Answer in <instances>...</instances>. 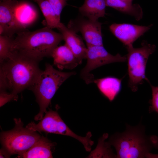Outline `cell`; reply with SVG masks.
I'll return each instance as SVG.
<instances>
[{
	"mask_svg": "<svg viewBox=\"0 0 158 158\" xmlns=\"http://www.w3.org/2000/svg\"><path fill=\"white\" fill-rule=\"evenodd\" d=\"M39 61L17 52L11 51L8 58L0 63V90H8L15 95L30 90L42 71Z\"/></svg>",
	"mask_w": 158,
	"mask_h": 158,
	"instance_id": "1",
	"label": "cell"
},
{
	"mask_svg": "<svg viewBox=\"0 0 158 158\" xmlns=\"http://www.w3.org/2000/svg\"><path fill=\"white\" fill-rule=\"evenodd\" d=\"M63 40L61 33L47 27L33 31H19L12 41L11 51L18 53L39 61L51 56L52 51Z\"/></svg>",
	"mask_w": 158,
	"mask_h": 158,
	"instance_id": "2",
	"label": "cell"
},
{
	"mask_svg": "<svg viewBox=\"0 0 158 158\" xmlns=\"http://www.w3.org/2000/svg\"><path fill=\"white\" fill-rule=\"evenodd\" d=\"M145 127L141 123L135 126L126 124V130L110 137L108 142L115 148L116 157H148L150 151L158 148V138L147 136Z\"/></svg>",
	"mask_w": 158,
	"mask_h": 158,
	"instance_id": "3",
	"label": "cell"
},
{
	"mask_svg": "<svg viewBox=\"0 0 158 158\" xmlns=\"http://www.w3.org/2000/svg\"><path fill=\"white\" fill-rule=\"evenodd\" d=\"M75 72H65L57 70L48 63L45 64L35 83L30 89L34 92L40 107L39 113L35 120H41L46 112L51 100L62 84L70 77L75 75Z\"/></svg>",
	"mask_w": 158,
	"mask_h": 158,
	"instance_id": "4",
	"label": "cell"
},
{
	"mask_svg": "<svg viewBox=\"0 0 158 158\" xmlns=\"http://www.w3.org/2000/svg\"><path fill=\"white\" fill-rule=\"evenodd\" d=\"M141 47L134 48L133 45L126 47V55L128 76V86L133 92L137 91L139 85L144 80L149 81L145 75L147 63L150 56L155 51L156 46L144 41Z\"/></svg>",
	"mask_w": 158,
	"mask_h": 158,
	"instance_id": "5",
	"label": "cell"
},
{
	"mask_svg": "<svg viewBox=\"0 0 158 158\" xmlns=\"http://www.w3.org/2000/svg\"><path fill=\"white\" fill-rule=\"evenodd\" d=\"M15 126L12 130L2 132L1 144L10 155H19L31 148L41 136L36 131L24 128L20 118L14 119Z\"/></svg>",
	"mask_w": 158,
	"mask_h": 158,
	"instance_id": "6",
	"label": "cell"
},
{
	"mask_svg": "<svg viewBox=\"0 0 158 158\" xmlns=\"http://www.w3.org/2000/svg\"><path fill=\"white\" fill-rule=\"evenodd\" d=\"M87 48V63L81 70L80 75L87 84L94 82V76L90 73L92 70L107 64L125 62L127 60L126 56H122L119 53L112 55L107 51L103 46H90Z\"/></svg>",
	"mask_w": 158,
	"mask_h": 158,
	"instance_id": "7",
	"label": "cell"
},
{
	"mask_svg": "<svg viewBox=\"0 0 158 158\" xmlns=\"http://www.w3.org/2000/svg\"><path fill=\"white\" fill-rule=\"evenodd\" d=\"M102 25L98 20H91L81 16L70 20L67 27L76 33L80 32L88 47L103 46Z\"/></svg>",
	"mask_w": 158,
	"mask_h": 158,
	"instance_id": "8",
	"label": "cell"
},
{
	"mask_svg": "<svg viewBox=\"0 0 158 158\" xmlns=\"http://www.w3.org/2000/svg\"><path fill=\"white\" fill-rule=\"evenodd\" d=\"M18 1L0 0V35L13 37L15 33L25 29L16 18V10Z\"/></svg>",
	"mask_w": 158,
	"mask_h": 158,
	"instance_id": "9",
	"label": "cell"
},
{
	"mask_svg": "<svg viewBox=\"0 0 158 158\" xmlns=\"http://www.w3.org/2000/svg\"><path fill=\"white\" fill-rule=\"evenodd\" d=\"M152 25L145 26L129 23H114L109 28L114 35L127 47L133 45L137 39L149 30Z\"/></svg>",
	"mask_w": 158,
	"mask_h": 158,
	"instance_id": "10",
	"label": "cell"
},
{
	"mask_svg": "<svg viewBox=\"0 0 158 158\" xmlns=\"http://www.w3.org/2000/svg\"><path fill=\"white\" fill-rule=\"evenodd\" d=\"M58 29L62 34L65 44L76 57L82 62L83 59H86L87 48L76 33L61 23Z\"/></svg>",
	"mask_w": 158,
	"mask_h": 158,
	"instance_id": "11",
	"label": "cell"
},
{
	"mask_svg": "<svg viewBox=\"0 0 158 158\" xmlns=\"http://www.w3.org/2000/svg\"><path fill=\"white\" fill-rule=\"evenodd\" d=\"M51 56L53 58L54 65L61 70L73 69L82 62L65 44L55 48Z\"/></svg>",
	"mask_w": 158,
	"mask_h": 158,
	"instance_id": "12",
	"label": "cell"
},
{
	"mask_svg": "<svg viewBox=\"0 0 158 158\" xmlns=\"http://www.w3.org/2000/svg\"><path fill=\"white\" fill-rule=\"evenodd\" d=\"M55 142H51L48 139L41 136L38 141L31 148L23 154L18 155L19 158H53V149Z\"/></svg>",
	"mask_w": 158,
	"mask_h": 158,
	"instance_id": "13",
	"label": "cell"
},
{
	"mask_svg": "<svg viewBox=\"0 0 158 158\" xmlns=\"http://www.w3.org/2000/svg\"><path fill=\"white\" fill-rule=\"evenodd\" d=\"M122 79L107 76L95 79L94 82L101 93L109 101H112L121 90Z\"/></svg>",
	"mask_w": 158,
	"mask_h": 158,
	"instance_id": "14",
	"label": "cell"
},
{
	"mask_svg": "<svg viewBox=\"0 0 158 158\" xmlns=\"http://www.w3.org/2000/svg\"><path fill=\"white\" fill-rule=\"evenodd\" d=\"M106 6L105 0H84L78 10L81 16L97 20L104 16Z\"/></svg>",
	"mask_w": 158,
	"mask_h": 158,
	"instance_id": "15",
	"label": "cell"
},
{
	"mask_svg": "<svg viewBox=\"0 0 158 158\" xmlns=\"http://www.w3.org/2000/svg\"><path fill=\"white\" fill-rule=\"evenodd\" d=\"M106 6L112 7L124 13L134 17L139 20L142 18L143 12L141 6L138 4H132L123 0H105Z\"/></svg>",
	"mask_w": 158,
	"mask_h": 158,
	"instance_id": "16",
	"label": "cell"
},
{
	"mask_svg": "<svg viewBox=\"0 0 158 158\" xmlns=\"http://www.w3.org/2000/svg\"><path fill=\"white\" fill-rule=\"evenodd\" d=\"M31 0L36 3L39 7L45 18L46 26L52 29H58L61 23L48 0Z\"/></svg>",
	"mask_w": 158,
	"mask_h": 158,
	"instance_id": "17",
	"label": "cell"
},
{
	"mask_svg": "<svg viewBox=\"0 0 158 158\" xmlns=\"http://www.w3.org/2000/svg\"><path fill=\"white\" fill-rule=\"evenodd\" d=\"M13 38L6 35H0V62H3L8 57Z\"/></svg>",
	"mask_w": 158,
	"mask_h": 158,
	"instance_id": "18",
	"label": "cell"
},
{
	"mask_svg": "<svg viewBox=\"0 0 158 158\" xmlns=\"http://www.w3.org/2000/svg\"><path fill=\"white\" fill-rule=\"evenodd\" d=\"M58 18L60 20L61 12L67 5V0H48Z\"/></svg>",
	"mask_w": 158,
	"mask_h": 158,
	"instance_id": "19",
	"label": "cell"
},
{
	"mask_svg": "<svg viewBox=\"0 0 158 158\" xmlns=\"http://www.w3.org/2000/svg\"><path fill=\"white\" fill-rule=\"evenodd\" d=\"M148 82L151 86L152 92V98L150 101L151 105L149 108L150 111H155L158 114V86L152 85L150 81Z\"/></svg>",
	"mask_w": 158,
	"mask_h": 158,
	"instance_id": "20",
	"label": "cell"
},
{
	"mask_svg": "<svg viewBox=\"0 0 158 158\" xmlns=\"http://www.w3.org/2000/svg\"><path fill=\"white\" fill-rule=\"evenodd\" d=\"M18 98V95H15L11 92L8 93L6 91H0V107L11 100H17Z\"/></svg>",
	"mask_w": 158,
	"mask_h": 158,
	"instance_id": "21",
	"label": "cell"
},
{
	"mask_svg": "<svg viewBox=\"0 0 158 158\" xmlns=\"http://www.w3.org/2000/svg\"><path fill=\"white\" fill-rule=\"evenodd\" d=\"M11 155L3 148L0 150V158L8 157Z\"/></svg>",
	"mask_w": 158,
	"mask_h": 158,
	"instance_id": "22",
	"label": "cell"
},
{
	"mask_svg": "<svg viewBox=\"0 0 158 158\" xmlns=\"http://www.w3.org/2000/svg\"><path fill=\"white\" fill-rule=\"evenodd\" d=\"M123 0L126 1L128 2L132 3V1L133 0Z\"/></svg>",
	"mask_w": 158,
	"mask_h": 158,
	"instance_id": "23",
	"label": "cell"
},
{
	"mask_svg": "<svg viewBox=\"0 0 158 158\" xmlns=\"http://www.w3.org/2000/svg\"></svg>",
	"mask_w": 158,
	"mask_h": 158,
	"instance_id": "24",
	"label": "cell"
}]
</instances>
